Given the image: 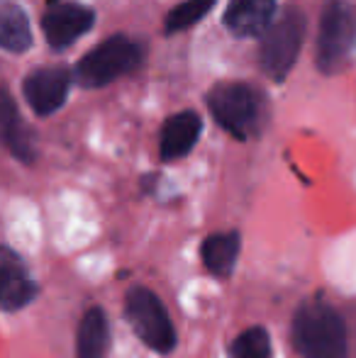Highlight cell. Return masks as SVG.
Instances as JSON below:
<instances>
[{
	"instance_id": "cell-1",
	"label": "cell",
	"mask_w": 356,
	"mask_h": 358,
	"mask_svg": "<svg viewBox=\"0 0 356 358\" xmlns=\"http://www.w3.org/2000/svg\"><path fill=\"white\" fill-rule=\"evenodd\" d=\"M208 108L215 122L237 139H252L266 120V98L249 83H220L208 93Z\"/></svg>"
},
{
	"instance_id": "cell-2",
	"label": "cell",
	"mask_w": 356,
	"mask_h": 358,
	"mask_svg": "<svg viewBox=\"0 0 356 358\" xmlns=\"http://www.w3.org/2000/svg\"><path fill=\"white\" fill-rule=\"evenodd\" d=\"M293 344L303 358H344L347 327L327 302H305L295 312Z\"/></svg>"
},
{
	"instance_id": "cell-3",
	"label": "cell",
	"mask_w": 356,
	"mask_h": 358,
	"mask_svg": "<svg viewBox=\"0 0 356 358\" xmlns=\"http://www.w3.org/2000/svg\"><path fill=\"white\" fill-rule=\"evenodd\" d=\"M356 49V5L329 0L320 15L318 66L325 73H337L349 64Z\"/></svg>"
},
{
	"instance_id": "cell-4",
	"label": "cell",
	"mask_w": 356,
	"mask_h": 358,
	"mask_svg": "<svg viewBox=\"0 0 356 358\" xmlns=\"http://www.w3.org/2000/svg\"><path fill=\"white\" fill-rule=\"evenodd\" d=\"M305 39V15L298 8H285L262 34L259 62L271 80L280 83L298 62Z\"/></svg>"
},
{
	"instance_id": "cell-5",
	"label": "cell",
	"mask_w": 356,
	"mask_h": 358,
	"mask_svg": "<svg viewBox=\"0 0 356 358\" xmlns=\"http://www.w3.org/2000/svg\"><path fill=\"white\" fill-rule=\"evenodd\" d=\"M142 47L124 34L108 37L78 62L73 78L81 88H103L139 66Z\"/></svg>"
},
{
	"instance_id": "cell-6",
	"label": "cell",
	"mask_w": 356,
	"mask_h": 358,
	"mask_svg": "<svg viewBox=\"0 0 356 358\" xmlns=\"http://www.w3.org/2000/svg\"><path fill=\"white\" fill-rule=\"evenodd\" d=\"M124 312L132 324L134 334L144 341L152 351L159 354H169L176 349V329L171 324L164 302L154 295L147 287H132L127 292V302H124Z\"/></svg>"
},
{
	"instance_id": "cell-7",
	"label": "cell",
	"mask_w": 356,
	"mask_h": 358,
	"mask_svg": "<svg viewBox=\"0 0 356 358\" xmlns=\"http://www.w3.org/2000/svg\"><path fill=\"white\" fill-rule=\"evenodd\" d=\"M95 24V13L81 3L52 0L42 15V29L52 49H66Z\"/></svg>"
},
{
	"instance_id": "cell-8",
	"label": "cell",
	"mask_w": 356,
	"mask_h": 358,
	"mask_svg": "<svg viewBox=\"0 0 356 358\" xmlns=\"http://www.w3.org/2000/svg\"><path fill=\"white\" fill-rule=\"evenodd\" d=\"M69 88H71V73L64 66H44L37 69L24 78L22 93L29 108L39 115V117H49L54 115L69 98Z\"/></svg>"
},
{
	"instance_id": "cell-9",
	"label": "cell",
	"mask_w": 356,
	"mask_h": 358,
	"mask_svg": "<svg viewBox=\"0 0 356 358\" xmlns=\"http://www.w3.org/2000/svg\"><path fill=\"white\" fill-rule=\"evenodd\" d=\"M37 295V283L24 261L8 246H0V310H22Z\"/></svg>"
},
{
	"instance_id": "cell-10",
	"label": "cell",
	"mask_w": 356,
	"mask_h": 358,
	"mask_svg": "<svg viewBox=\"0 0 356 358\" xmlns=\"http://www.w3.org/2000/svg\"><path fill=\"white\" fill-rule=\"evenodd\" d=\"M200 132H203V120L193 110H183L176 113L164 122L162 129V142H159V154L164 161H176L183 159L190 149L198 142Z\"/></svg>"
},
{
	"instance_id": "cell-11",
	"label": "cell",
	"mask_w": 356,
	"mask_h": 358,
	"mask_svg": "<svg viewBox=\"0 0 356 358\" xmlns=\"http://www.w3.org/2000/svg\"><path fill=\"white\" fill-rule=\"evenodd\" d=\"M276 13V0H232L225 10V27L237 37H262Z\"/></svg>"
},
{
	"instance_id": "cell-12",
	"label": "cell",
	"mask_w": 356,
	"mask_h": 358,
	"mask_svg": "<svg viewBox=\"0 0 356 358\" xmlns=\"http://www.w3.org/2000/svg\"><path fill=\"white\" fill-rule=\"evenodd\" d=\"M0 144L8 146L10 154L15 159L24 161V164L34 159V146L32 139H29V132L22 124L13 93L5 85H0Z\"/></svg>"
},
{
	"instance_id": "cell-13",
	"label": "cell",
	"mask_w": 356,
	"mask_h": 358,
	"mask_svg": "<svg viewBox=\"0 0 356 358\" xmlns=\"http://www.w3.org/2000/svg\"><path fill=\"white\" fill-rule=\"evenodd\" d=\"M32 47L29 17L15 0H0V49L22 54Z\"/></svg>"
},
{
	"instance_id": "cell-14",
	"label": "cell",
	"mask_w": 356,
	"mask_h": 358,
	"mask_svg": "<svg viewBox=\"0 0 356 358\" xmlns=\"http://www.w3.org/2000/svg\"><path fill=\"white\" fill-rule=\"evenodd\" d=\"M110 349L108 317L100 307H90L78 324V358H105Z\"/></svg>"
},
{
	"instance_id": "cell-15",
	"label": "cell",
	"mask_w": 356,
	"mask_h": 358,
	"mask_svg": "<svg viewBox=\"0 0 356 358\" xmlns=\"http://www.w3.org/2000/svg\"><path fill=\"white\" fill-rule=\"evenodd\" d=\"M239 256V234L237 231H222L205 239L203 244V264L218 278H227L234 271Z\"/></svg>"
},
{
	"instance_id": "cell-16",
	"label": "cell",
	"mask_w": 356,
	"mask_h": 358,
	"mask_svg": "<svg viewBox=\"0 0 356 358\" xmlns=\"http://www.w3.org/2000/svg\"><path fill=\"white\" fill-rule=\"evenodd\" d=\"M215 3L218 0H185V3H180L178 8H173L166 15V34L183 32V29L198 24L215 8Z\"/></svg>"
},
{
	"instance_id": "cell-17",
	"label": "cell",
	"mask_w": 356,
	"mask_h": 358,
	"mask_svg": "<svg viewBox=\"0 0 356 358\" xmlns=\"http://www.w3.org/2000/svg\"><path fill=\"white\" fill-rule=\"evenodd\" d=\"M232 358H271V339L269 331L264 327H252V329L242 331L234 339L232 349H229Z\"/></svg>"
}]
</instances>
